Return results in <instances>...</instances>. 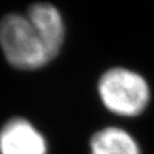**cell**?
I'll use <instances>...</instances> for the list:
<instances>
[{"instance_id": "6da1fadb", "label": "cell", "mask_w": 154, "mask_h": 154, "mask_svg": "<svg viewBox=\"0 0 154 154\" xmlns=\"http://www.w3.org/2000/svg\"><path fill=\"white\" fill-rule=\"evenodd\" d=\"M0 47L8 63L21 70H35L54 58L30 20L20 14L0 21Z\"/></svg>"}, {"instance_id": "7a4b0ae2", "label": "cell", "mask_w": 154, "mask_h": 154, "mask_svg": "<svg viewBox=\"0 0 154 154\" xmlns=\"http://www.w3.org/2000/svg\"><path fill=\"white\" fill-rule=\"evenodd\" d=\"M97 89L103 105L120 116H139L151 98L147 81L139 73L125 67H113L103 73Z\"/></svg>"}, {"instance_id": "3957f363", "label": "cell", "mask_w": 154, "mask_h": 154, "mask_svg": "<svg viewBox=\"0 0 154 154\" xmlns=\"http://www.w3.org/2000/svg\"><path fill=\"white\" fill-rule=\"evenodd\" d=\"M44 135L23 118L11 119L0 130V154H47Z\"/></svg>"}, {"instance_id": "277c9868", "label": "cell", "mask_w": 154, "mask_h": 154, "mask_svg": "<svg viewBox=\"0 0 154 154\" xmlns=\"http://www.w3.org/2000/svg\"><path fill=\"white\" fill-rule=\"evenodd\" d=\"M26 17L40 33L51 56L55 58L65 37V26L60 11L50 4L39 2L29 8Z\"/></svg>"}, {"instance_id": "5b68a950", "label": "cell", "mask_w": 154, "mask_h": 154, "mask_svg": "<svg viewBox=\"0 0 154 154\" xmlns=\"http://www.w3.org/2000/svg\"><path fill=\"white\" fill-rule=\"evenodd\" d=\"M89 147L90 154H142L134 136L119 127H106L95 132Z\"/></svg>"}]
</instances>
